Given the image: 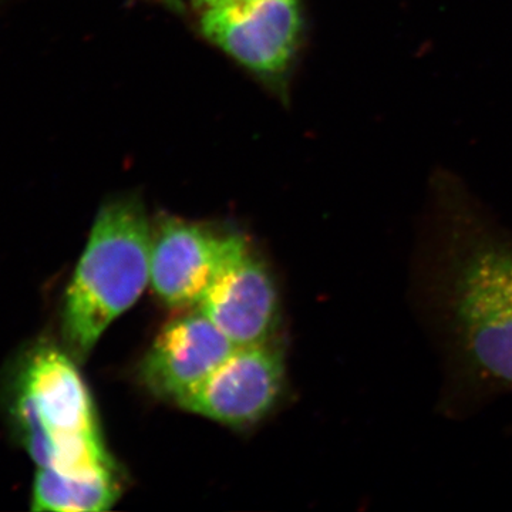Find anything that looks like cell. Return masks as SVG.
I'll list each match as a JSON object with an SVG mask.
<instances>
[{
    "label": "cell",
    "mask_w": 512,
    "mask_h": 512,
    "mask_svg": "<svg viewBox=\"0 0 512 512\" xmlns=\"http://www.w3.org/2000/svg\"><path fill=\"white\" fill-rule=\"evenodd\" d=\"M74 357L49 342L15 356L3 376L2 410L36 470L60 476H116L96 409Z\"/></svg>",
    "instance_id": "cell-1"
},
{
    "label": "cell",
    "mask_w": 512,
    "mask_h": 512,
    "mask_svg": "<svg viewBox=\"0 0 512 512\" xmlns=\"http://www.w3.org/2000/svg\"><path fill=\"white\" fill-rule=\"evenodd\" d=\"M153 229L143 205L117 200L101 207L64 293L62 335L74 360L86 359L111 323L151 281Z\"/></svg>",
    "instance_id": "cell-2"
},
{
    "label": "cell",
    "mask_w": 512,
    "mask_h": 512,
    "mask_svg": "<svg viewBox=\"0 0 512 512\" xmlns=\"http://www.w3.org/2000/svg\"><path fill=\"white\" fill-rule=\"evenodd\" d=\"M457 319L476 365L512 386V247L470 259L458 281Z\"/></svg>",
    "instance_id": "cell-3"
},
{
    "label": "cell",
    "mask_w": 512,
    "mask_h": 512,
    "mask_svg": "<svg viewBox=\"0 0 512 512\" xmlns=\"http://www.w3.org/2000/svg\"><path fill=\"white\" fill-rule=\"evenodd\" d=\"M247 239L204 224L164 217L153 229L151 281L158 298L173 308H197Z\"/></svg>",
    "instance_id": "cell-4"
},
{
    "label": "cell",
    "mask_w": 512,
    "mask_h": 512,
    "mask_svg": "<svg viewBox=\"0 0 512 512\" xmlns=\"http://www.w3.org/2000/svg\"><path fill=\"white\" fill-rule=\"evenodd\" d=\"M284 352L274 342L237 346L214 370L175 403L231 427L264 419L284 387Z\"/></svg>",
    "instance_id": "cell-5"
},
{
    "label": "cell",
    "mask_w": 512,
    "mask_h": 512,
    "mask_svg": "<svg viewBox=\"0 0 512 512\" xmlns=\"http://www.w3.org/2000/svg\"><path fill=\"white\" fill-rule=\"evenodd\" d=\"M303 28L299 0H264L239 10H205V37L242 66L274 77L285 73L295 56Z\"/></svg>",
    "instance_id": "cell-6"
},
{
    "label": "cell",
    "mask_w": 512,
    "mask_h": 512,
    "mask_svg": "<svg viewBox=\"0 0 512 512\" xmlns=\"http://www.w3.org/2000/svg\"><path fill=\"white\" fill-rule=\"evenodd\" d=\"M197 309L235 346L271 342L278 328L274 279L249 245L218 275Z\"/></svg>",
    "instance_id": "cell-7"
},
{
    "label": "cell",
    "mask_w": 512,
    "mask_h": 512,
    "mask_svg": "<svg viewBox=\"0 0 512 512\" xmlns=\"http://www.w3.org/2000/svg\"><path fill=\"white\" fill-rule=\"evenodd\" d=\"M237 348L195 308L170 320L158 333L140 366L147 389L173 402L210 375Z\"/></svg>",
    "instance_id": "cell-8"
},
{
    "label": "cell",
    "mask_w": 512,
    "mask_h": 512,
    "mask_svg": "<svg viewBox=\"0 0 512 512\" xmlns=\"http://www.w3.org/2000/svg\"><path fill=\"white\" fill-rule=\"evenodd\" d=\"M120 495L117 476L77 478L36 470L30 508L37 512L109 511L119 501Z\"/></svg>",
    "instance_id": "cell-9"
},
{
    "label": "cell",
    "mask_w": 512,
    "mask_h": 512,
    "mask_svg": "<svg viewBox=\"0 0 512 512\" xmlns=\"http://www.w3.org/2000/svg\"><path fill=\"white\" fill-rule=\"evenodd\" d=\"M264 0H195L198 8L205 10H239L251 8Z\"/></svg>",
    "instance_id": "cell-10"
}]
</instances>
